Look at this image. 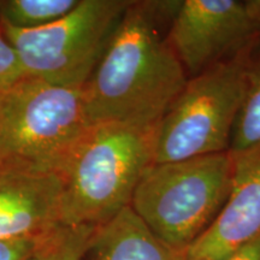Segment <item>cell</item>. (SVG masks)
I'll list each match as a JSON object with an SVG mask.
<instances>
[{"label": "cell", "mask_w": 260, "mask_h": 260, "mask_svg": "<svg viewBox=\"0 0 260 260\" xmlns=\"http://www.w3.org/2000/svg\"><path fill=\"white\" fill-rule=\"evenodd\" d=\"M178 2H130L83 86L87 118L155 126L189 80L168 32Z\"/></svg>", "instance_id": "1"}, {"label": "cell", "mask_w": 260, "mask_h": 260, "mask_svg": "<svg viewBox=\"0 0 260 260\" xmlns=\"http://www.w3.org/2000/svg\"><path fill=\"white\" fill-rule=\"evenodd\" d=\"M158 125L96 123L86 130L60 172V224L99 226L130 206L154 164Z\"/></svg>", "instance_id": "2"}, {"label": "cell", "mask_w": 260, "mask_h": 260, "mask_svg": "<svg viewBox=\"0 0 260 260\" xmlns=\"http://www.w3.org/2000/svg\"><path fill=\"white\" fill-rule=\"evenodd\" d=\"M89 126L82 88L24 77L0 90V171L60 176Z\"/></svg>", "instance_id": "3"}, {"label": "cell", "mask_w": 260, "mask_h": 260, "mask_svg": "<svg viewBox=\"0 0 260 260\" xmlns=\"http://www.w3.org/2000/svg\"><path fill=\"white\" fill-rule=\"evenodd\" d=\"M234 169L229 152L154 162L136 187L130 207L162 242L187 253L226 203Z\"/></svg>", "instance_id": "4"}, {"label": "cell", "mask_w": 260, "mask_h": 260, "mask_svg": "<svg viewBox=\"0 0 260 260\" xmlns=\"http://www.w3.org/2000/svg\"><path fill=\"white\" fill-rule=\"evenodd\" d=\"M252 48L188 80L159 123L154 162L229 152Z\"/></svg>", "instance_id": "5"}, {"label": "cell", "mask_w": 260, "mask_h": 260, "mask_svg": "<svg viewBox=\"0 0 260 260\" xmlns=\"http://www.w3.org/2000/svg\"><path fill=\"white\" fill-rule=\"evenodd\" d=\"M129 4L79 0L73 11L46 27L23 30L0 25L28 77L83 88Z\"/></svg>", "instance_id": "6"}, {"label": "cell", "mask_w": 260, "mask_h": 260, "mask_svg": "<svg viewBox=\"0 0 260 260\" xmlns=\"http://www.w3.org/2000/svg\"><path fill=\"white\" fill-rule=\"evenodd\" d=\"M168 38L190 79L258 44L260 0L178 2Z\"/></svg>", "instance_id": "7"}, {"label": "cell", "mask_w": 260, "mask_h": 260, "mask_svg": "<svg viewBox=\"0 0 260 260\" xmlns=\"http://www.w3.org/2000/svg\"><path fill=\"white\" fill-rule=\"evenodd\" d=\"M232 191L214 222L186 253V260H220L260 234V148L233 155Z\"/></svg>", "instance_id": "8"}, {"label": "cell", "mask_w": 260, "mask_h": 260, "mask_svg": "<svg viewBox=\"0 0 260 260\" xmlns=\"http://www.w3.org/2000/svg\"><path fill=\"white\" fill-rule=\"evenodd\" d=\"M61 193L59 175L0 171V240L40 236L60 225Z\"/></svg>", "instance_id": "9"}, {"label": "cell", "mask_w": 260, "mask_h": 260, "mask_svg": "<svg viewBox=\"0 0 260 260\" xmlns=\"http://www.w3.org/2000/svg\"><path fill=\"white\" fill-rule=\"evenodd\" d=\"M82 260H186L152 233L132 207L96 226Z\"/></svg>", "instance_id": "10"}, {"label": "cell", "mask_w": 260, "mask_h": 260, "mask_svg": "<svg viewBox=\"0 0 260 260\" xmlns=\"http://www.w3.org/2000/svg\"><path fill=\"white\" fill-rule=\"evenodd\" d=\"M260 148V41L252 48L247 82L239 115L233 129L229 153L241 155Z\"/></svg>", "instance_id": "11"}, {"label": "cell", "mask_w": 260, "mask_h": 260, "mask_svg": "<svg viewBox=\"0 0 260 260\" xmlns=\"http://www.w3.org/2000/svg\"><path fill=\"white\" fill-rule=\"evenodd\" d=\"M79 0H0V24L31 30L59 21Z\"/></svg>", "instance_id": "12"}, {"label": "cell", "mask_w": 260, "mask_h": 260, "mask_svg": "<svg viewBox=\"0 0 260 260\" xmlns=\"http://www.w3.org/2000/svg\"><path fill=\"white\" fill-rule=\"evenodd\" d=\"M94 230L60 224L44 236L30 260H82Z\"/></svg>", "instance_id": "13"}, {"label": "cell", "mask_w": 260, "mask_h": 260, "mask_svg": "<svg viewBox=\"0 0 260 260\" xmlns=\"http://www.w3.org/2000/svg\"><path fill=\"white\" fill-rule=\"evenodd\" d=\"M27 77L17 53L6 39L0 25V90Z\"/></svg>", "instance_id": "14"}, {"label": "cell", "mask_w": 260, "mask_h": 260, "mask_svg": "<svg viewBox=\"0 0 260 260\" xmlns=\"http://www.w3.org/2000/svg\"><path fill=\"white\" fill-rule=\"evenodd\" d=\"M46 234L24 239L0 240V260H30Z\"/></svg>", "instance_id": "15"}, {"label": "cell", "mask_w": 260, "mask_h": 260, "mask_svg": "<svg viewBox=\"0 0 260 260\" xmlns=\"http://www.w3.org/2000/svg\"><path fill=\"white\" fill-rule=\"evenodd\" d=\"M220 260H260V234L252 241L240 247Z\"/></svg>", "instance_id": "16"}]
</instances>
